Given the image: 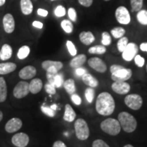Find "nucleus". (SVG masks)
Masks as SVG:
<instances>
[{
  "label": "nucleus",
  "instance_id": "f257e3e1",
  "mask_svg": "<svg viewBox=\"0 0 147 147\" xmlns=\"http://www.w3.org/2000/svg\"><path fill=\"white\" fill-rule=\"evenodd\" d=\"M95 108L97 113L102 116H109L115 109V102L113 97L108 92L99 94L96 100Z\"/></svg>",
  "mask_w": 147,
  "mask_h": 147
},
{
  "label": "nucleus",
  "instance_id": "f03ea898",
  "mask_svg": "<svg viewBox=\"0 0 147 147\" xmlns=\"http://www.w3.org/2000/svg\"><path fill=\"white\" fill-rule=\"evenodd\" d=\"M118 121L121 127L127 133H131L137 127V121L135 117L127 112H122L118 116Z\"/></svg>",
  "mask_w": 147,
  "mask_h": 147
},
{
  "label": "nucleus",
  "instance_id": "7ed1b4c3",
  "mask_svg": "<svg viewBox=\"0 0 147 147\" xmlns=\"http://www.w3.org/2000/svg\"><path fill=\"white\" fill-rule=\"evenodd\" d=\"M100 127L103 131L110 136H117L120 133L121 126L118 120L109 118L101 123Z\"/></svg>",
  "mask_w": 147,
  "mask_h": 147
},
{
  "label": "nucleus",
  "instance_id": "20e7f679",
  "mask_svg": "<svg viewBox=\"0 0 147 147\" xmlns=\"http://www.w3.org/2000/svg\"><path fill=\"white\" fill-rule=\"evenodd\" d=\"M74 129L77 138L80 140H85L89 136L90 131L89 126L85 121L78 119L74 123Z\"/></svg>",
  "mask_w": 147,
  "mask_h": 147
},
{
  "label": "nucleus",
  "instance_id": "39448f33",
  "mask_svg": "<svg viewBox=\"0 0 147 147\" xmlns=\"http://www.w3.org/2000/svg\"><path fill=\"white\" fill-rule=\"evenodd\" d=\"M125 105L132 110H137L142 107L143 100L138 94H130L127 95L124 100Z\"/></svg>",
  "mask_w": 147,
  "mask_h": 147
},
{
  "label": "nucleus",
  "instance_id": "423d86ee",
  "mask_svg": "<svg viewBox=\"0 0 147 147\" xmlns=\"http://www.w3.org/2000/svg\"><path fill=\"white\" fill-rule=\"evenodd\" d=\"M29 92V83L25 81H21L14 87L13 95L16 98L21 99L27 96Z\"/></svg>",
  "mask_w": 147,
  "mask_h": 147
},
{
  "label": "nucleus",
  "instance_id": "0eeeda50",
  "mask_svg": "<svg viewBox=\"0 0 147 147\" xmlns=\"http://www.w3.org/2000/svg\"><path fill=\"white\" fill-rule=\"evenodd\" d=\"M115 16L117 21L122 25H128L131 21L129 12L124 6H120L116 10Z\"/></svg>",
  "mask_w": 147,
  "mask_h": 147
},
{
  "label": "nucleus",
  "instance_id": "6e6552de",
  "mask_svg": "<svg viewBox=\"0 0 147 147\" xmlns=\"http://www.w3.org/2000/svg\"><path fill=\"white\" fill-rule=\"evenodd\" d=\"M132 76V71L131 69L123 68L119 70L112 73L111 78L115 81H126L131 78Z\"/></svg>",
  "mask_w": 147,
  "mask_h": 147
},
{
  "label": "nucleus",
  "instance_id": "1a4fd4ad",
  "mask_svg": "<svg viewBox=\"0 0 147 147\" xmlns=\"http://www.w3.org/2000/svg\"><path fill=\"white\" fill-rule=\"evenodd\" d=\"M138 52V47L135 43L133 42L128 43L125 49L122 53V57L123 59L127 61H131L137 55Z\"/></svg>",
  "mask_w": 147,
  "mask_h": 147
},
{
  "label": "nucleus",
  "instance_id": "9d476101",
  "mask_svg": "<svg viewBox=\"0 0 147 147\" xmlns=\"http://www.w3.org/2000/svg\"><path fill=\"white\" fill-rule=\"evenodd\" d=\"M88 64L91 68L100 73H104L107 70V66L105 62L100 58L92 57L88 60Z\"/></svg>",
  "mask_w": 147,
  "mask_h": 147
},
{
  "label": "nucleus",
  "instance_id": "9b49d317",
  "mask_svg": "<svg viewBox=\"0 0 147 147\" xmlns=\"http://www.w3.org/2000/svg\"><path fill=\"white\" fill-rule=\"evenodd\" d=\"M29 142L28 135L25 133H18L12 138V142L17 147H25Z\"/></svg>",
  "mask_w": 147,
  "mask_h": 147
},
{
  "label": "nucleus",
  "instance_id": "f8f14e48",
  "mask_svg": "<svg viewBox=\"0 0 147 147\" xmlns=\"http://www.w3.org/2000/svg\"><path fill=\"white\" fill-rule=\"evenodd\" d=\"M112 89L117 94L125 95L130 91V85L125 81H115L111 86Z\"/></svg>",
  "mask_w": 147,
  "mask_h": 147
},
{
  "label": "nucleus",
  "instance_id": "ddd939ff",
  "mask_svg": "<svg viewBox=\"0 0 147 147\" xmlns=\"http://www.w3.org/2000/svg\"><path fill=\"white\" fill-rule=\"evenodd\" d=\"M23 125V122L18 118H12L5 125V129L8 133H14L18 131Z\"/></svg>",
  "mask_w": 147,
  "mask_h": 147
},
{
  "label": "nucleus",
  "instance_id": "4468645a",
  "mask_svg": "<svg viewBox=\"0 0 147 147\" xmlns=\"http://www.w3.org/2000/svg\"><path fill=\"white\" fill-rule=\"evenodd\" d=\"M3 25L4 31L7 34H11L15 28V22L13 16L11 14H6L3 18Z\"/></svg>",
  "mask_w": 147,
  "mask_h": 147
},
{
  "label": "nucleus",
  "instance_id": "2eb2a0df",
  "mask_svg": "<svg viewBox=\"0 0 147 147\" xmlns=\"http://www.w3.org/2000/svg\"><path fill=\"white\" fill-rule=\"evenodd\" d=\"M37 70L36 67L32 65H27L24 67L21 71H19V77L23 80H28L31 79L36 75Z\"/></svg>",
  "mask_w": 147,
  "mask_h": 147
},
{
  "label": "nucleus",
  "instance_id": "dca6fc26",
  "mask_svg": "<svg viewBox=\"0 0 147 147\" xmlns=\"http://www.w3.org/2000/svg\"><path fill=\"white\" fill-rule=\"evenodd\" d=\"M86 61H87V57H86V55L84 54H80L77 55V56H75L71 60L69 65L73 68H78V67H81L85 63Z\"/></svg>",
  "mask_w": 147,
  "mask_h": 147
},
{
  "label": "nucleus",
  "instance_id": "f3484780",
  "mask_svg": "<svg viewBox=\"0 0 147 147\" xmlns=\"http://www.w3.org/2000/svg\"><path fill=\"white\" fill-rule=\"evenodd\" d=\"M80 42L84 45H90L95 41V37L91 32H82L79 35Z\"/></svg>",
  "mask_w": 147,
  "mask_h": 147
},
{
  "label": "nucleus",
  "instance_id": "a211bd4d",
  "mask_svg": "<svg viewBox=\"0 0 147 147\" xmlns=\"http://www.w3.org/2000/svg\"><path fill=\"white\" fill-rule=\"evenodd\" d=\"M82 80L86 85L92 88L97 87L99 84L98 80L89 73L84 74L83 76H82Z\"/></svg>",
  "mask_w": 147,
  "mask_h": 147
},
{
  "label": "nucleus",
  "instance_id": "6ab92c4d",
  "mask_svg": "<svg viewBox=\"0 0 147 147\" xmlns=\"http://www.w3.org/2000/svg\"><path fill=\"white\" fill-rule=\"evenodd\" d=\"M16 68V65L12 62L0 63V74L5 75L14 71Z\"/></svg>",
  "mask_w": 147,
  "mask_h": 147
},
{
  "label": "nucleus",
  "instance_id": "aec40b11",
  "mask_svg": "<svg viewBox=\"0 0 147 147\" xmlns=\"http://www.w3.org/2000/svg\"><path fill=\"white\" fill-rule=\"evenodd\" d=\"M42 81L40 78H34L29 82V91L32 94H37L41 91Z\"/></svg>",
  "mask_w": 147,
  "mask_h": 147
},
{
  "label": "nucleus",
  "instance_id": "412c9836",
  "mask_svg": "<svg viewBox=\"0 0 147 147\" xmlns=\"http://www.w3.org/2000/svg\"><path fill=\"white\" fill-rule=\"evenodd\" d=\"M76 117V114L72 107L69 104H66L65 107V113L63 115V119L67 122H72L75 120Z\"/></svg>",
  "mask_w": 147,
  "mask_h": 147
},
{
  "label": "nucleus",
  "instance_id": "4be33fe9",
  "mask_svg": "<svg viewBox=\"0 0 147 147\" xmlns=\"http://www.w3.org/2000/svg\"><path fill=\"white\" fill-rule=\"evenodd\" d=\"M12 55V49L9 45L5 44L1 47L0 51V59L2 61L8 60Z\"/></svg>",
  "mask_w": 147,
  "mask_h": 147
},
{
  "label": "nucleus",
  "instance_id": "5701e85b",
  "mask_svg": "<svg viewBox=\"0 0 147 147\" xmlns=\"http://www.w3.org/2000/svg\"><path fill=\"white\" fill-rule=\"evenodd\" d=\"M20 4H21V9L23 14L29 15L32 14L34 7H33L31 0H21Z\"/></svg>",
  "mask_w": 147,
  "mask_h": 147
},
{
  "label": "nucleus",
  "instance_id": "b1692460",
  "mask_svg": "<svg viewBox=\"0 0 147 147\" xmlns=\"http://www.w3.org/2000/svg\"><path fill=\"white\" fill-rule=\"evenodd\" d=\"M8 89L6 82L3 77H0V103L5 102L7 98Z\"/></svg>",
  "mask_w": 147,
  "mask_h": 147
},
{
  "label": "nucleus",
  "instance_id": "393cba45",
  "mask_svg": "<svg viewBox=\"0 0 147 147\" xmlns=\"http://www.w3.org/2000/svg\"><path fill=\"white\" fill-rule=\"evenodd\" d=\"M63 64L61 61H51V60H47L45 61L42 62V68L45 70L49 68V67H56L59 70L62 69L63 67Z\"/></svg>",
  "mask_w": 147,
  "mask_h": 147
},
{
  "label": "nucleus",
  "instance_id": "a878e982",
  "mask_svg": "<svg viewBox=\"0 0 147 147\" xmlns=\"http://www.w3.org/2000/svg\"><path fill=\"white\" fill-rule=\"evenodd\" d=\"M63 87L66 92L69 95H72L76 92V86L75 82L73 79H67L63 82Z\"/></svg>",
  "mask_w": 147,
  "mask_h": 147
},
{
  "label": "nucleus",
  "instance_id": "bb28decb",
  "mask_svg": "<svg viewBox=\"0 0 147 147\" xmlns=\"http://www.w3.org/2000/svg\"><path fill=\"white\" fill-rule=\"evenodd\" d=\"M30 53V48L28 46H23L18 51L17 57L19 59H25Z\"/></svg>",
  "mask_w": 147,
  "mask_h": 147
},
{
  "label": "nucleus",
  "instance_id": "cd10ccee",
  "mask_svg": "<svg viewBox=\"0 0 147 147\" xmlns=\"http://www.w3.org/2000/svg\"><path fill=\"white\" fill-rule=\"evenodd\" d=\"M137 20L141 25H147V10H140L137 14Z\"/></svg>",
  "mask_w": 147,
  "mask_h": 147
},
{
  "label": "nucleus",
  "instance_id": "c85d7f7f",
  "mask_svg": "<svg viewBox=\"0 0 147 147\" xmlns=\"http://www.w3.org/2000/svg\"><path fill=\"white\" fill-rule=\"evenodd\" d=\"M88 51L90 54L102 55L106 52V49L104 45H97L90 48Z\"/></svg>",
  "mask_w": 147,
  "mask_h": 147
},
{
  "label": "nucleus",
  "instance_id": "c756f323",
  "mask_svg": "<svg viewBox=\"0 0 147 147\" xmlns=\"http://www.w3.org/2000/svg\"><path fill=\"white\" fill-rule=\"evenodd\" d=\"M61 26L63 30L67 34H71L73 32L74 26L73 24L69 20H63L61 23Z\"/></svg>",
  "mask_w": 147,
  "mask_h": 147
},
{
  "label": "nucleus",
  "instance_id": "7c9ffc66",
  "mask_svg": "<svg viewBox=\"0 0 147 147\" xmlns=\"http://www.w3.org/2000/svg\"><path fill=\"white\" fill-rule=\"evenodd\" d=\"M111 34L113 35V37L117 39L122 38L123 37L124 34H125V30L123 27H115L111 30Z\"/></svg>",
  "mask_w": 147,
  "mask_h": 147
},
{
  "label": "nucleus",
  "instance_id": "2f4dec72",
  "mask_svg": "<svg viewBox=\"0 0 147 147\" xmlns=\"http://www.w3.org/2000/svg\"><path fill=\"white\" fill-rule=\"evenodd\" d=\"M132 12H138L142 9L143 0H130Z\"/></svg>",
  "mask_w": 147,
  "mask_h": 147
},
{
  "label": "nucleus",
  "instance_id": "473e14b6",
  "mask_svg": "<svg viewBox=\"0 0 147 147\" xmlns=\"http://www.w3.org/2000/svg\"><path fill=\"white\" fill-rule=\"evenodd\" d=\"M128 43V38L127 37H122V38H121L120 40L118 41V43H117V48H118L119 52H123V51L125 49L127 46Z\"/></svg>",
  "mask_w": 147,
  "mask_h": 147
},
{
  "label": "nucleus",
  "instance_id": "72a5a7b5",
  "mask_svg": "<svg viewBox=\"0 0 147 147\" xmlns=\"http://www.w3.org/2000/svg\"><path fill=\"white\" fill-rule=\"evenodd\" d=\"M84 95H85V97L86 99H87V102L89 103H92L93 102V100H94L95 90L92 87L87 88V89L85 90Z\"/></svg>",
  "mask_w": 147,
  "mask_h": 147
},
{
  "label": "nucleus",
  "instance_id": "f704fd0d",
  "mask_svg": "<svg viewBox=\"0 0 147 147\" xmlns=\"http://www.w3.org/2000/svg\"><path fill=\"white\" fill-rule=\"evenodd\" d=\"M63 76L61 74H57L55 77L54 85L56 88H59L63 84Z\"/></svg>",
  "mask_w": 147,
  "mask_h": 147
},
{
  "label": "nucleus",
  "instance_id": "c9c22d12",
  "mask_svg": "<svg viewBox=\"0 0 147 147\" xmlns=\"http://www.w3.org/2000/svg\"><path fill=\"white\" fill-rule=\"evenodd\" d=\"M66 46H67V50H68L69 54L71 56H76L77 54V50L73 42L70 40H67V42H66Z\"/></svg>",
  "mask_w": 147,
  "mask_h": 147
},
{
  "label": "nucleus",
  "instance_id": "e433bc0d",
  "mask_svg": "<svg viewBox=\"0 0 147 147\" xmlns=\"http://www.w3.org/2000/svg\"><path fill=\"white\" fill-rule=\"evenodd\" d=\"M55 15L57 17H63L66 14V10L62 5H58L56 8L55 9L54 11Z\"/></svg>",
  "mask_w": 147,
  "mask_h": 147
},
{
  "label": "nucleus",
  "instance_id": "4c0bfd02",
  "mask_svg": "<svg viewBox=\"0 0 147 147\" xmlns=\"http://www.w3.org/2000/svg\"><path fill=\"white\" fill-rule=\"evenodd\" d=\"M41 110L45 115H46L48 117H53L55 115V110H53L51 107H47L45 106H41Z\"/></svg>",
  "mask_w": 147,
  "mask_h": 147
},
{
  "label": "nucleus",
  "instance_id": "58836bf2",
  "mask_svg": "<svg viewBox=\"0 0 147 147\" xmlns=\"http://www.w3.org/2000/svg\"><path fill=\"white\" fill-rule=\"evenodd\" d=\"M111 37L108 32H104L102 33V43L104 46H108L111 44Z\"/></svg>",
  "mask_w": 147,
  "mask_h": 147
},
{
  "label": "nucleus",
  "instance_id": "ea45409f",
  "mask_svg": "<svg viewBox=\"0 0 147 147\" xmlns=\"http://www.w3.org/2000/svg\"><path fill=\"white\" fill-rule=\"evenodd\" d=\"M45 89L46 92H47V93H49V94L54 95L56 93V87H55V86L53 85L52 84L49 83V82H48V83L45 84Z\"/></svg>",
  "mask_w": 147,
  "mask_h": 147
},
{
  "label": "nucleus",
  "instance_id": "a19ab883",
  "mask_svg": "<svg viewBox=\"0 0 147 147\" xmlns=\"http://www.w3.org/2000/svg\"><path fill=\"white\" fill-rule=\"evenodd\" d=\"M68 16L69 19L71 20L72 22H76L77 19V14L76 11L74 8H69L68 10Z\"/></svg>",
  "mask_w": 147,
  "mask_h": 147
},
{
  "label": "nucleus",
  "instance_id": "79ce46f5",
  "mask_svg": "<svg viewBox=\"0 0 147 147\" xmlns=\"http://www.w3.org/2000/svg\"><path fill=\"white\" fill-rule=\"evenodd\" d=\"M134 61H135V63L139 67H142L144 65V63H145L144 59L140 55H136V57H134Z\"/></svg>",
  "mask_w": 147,
  "mask_h": 147
},
{
  "label": "nucleus",
  "instance_id": "37998d69",
  "mask_svg": "<svg viewBox=\"0 0 147 147\" xmlns=\"http://www.w3.org/2000/svg\"><path fill=\"white\" fill-rule=\"evenodd\" d=\"M92 147H110L107 143H106L102 140H95L93 142Z\"/></svg>",
  "mask_w": 147,
  "mask_h": 147
},
{
  "label": "nucleus",
  "instance_id": "c03bdc74",
  "mask_svg": "<svg viewBox=\"0 0 147 147\" xmlns=\"http://www.w3.org/2000/svg\"><path fill=\"white\" fill-rule=\"evenodd\" d=\"M71 100L72 101V102L74 104H76L77 106H79L81 104L82 100L80 97L78 95L76 94V93H74V94L71 95Z\"/></svg>",
  "mask_w": 147,
  "mask_h": 147
},
{
  "label": "nucleus",
  "instance_id": "a18cd8bd",
  "mask_svg": "<svg viewBox=\"0 0 147 147\" xmlns=\"http://www.w3.org/2000/svg\"><path fill=\"white\" fill-rule=\"evenodd\" d=\"M93 0H78L80 5L84 7H90L93 3Z\"/></svg>",
  "mask_w": 147,
  "mask_h": 147
},
{
  "label": "nucleus",
  "instance_id": "49530a36",
  "mask_svg": "<svg viewBox=\"0 0 147 147\" xmlns=\"http://www.w3.org/2000/svg\"><path fill=\"white\" fill-rule=\"evenodd\" d=\"M123 68H124L123 66L120 65H116V64H115V65H112L111 66H110V71L112 74V73L115 72V71H118V70H119V69H123Z\"/></svg>",
  "mask_w": 147,
  "mask_h": 147
},
{
  "label": "nucleus",
  "instance_id": "de8ad7c7",
  "mask_svg": "<svg viewBox=\"0 0 147 147\" xmlns=\"http://www.w3.org/2000/svg\"><path fill=\"white\" fill-rule=\"evenodd\" d=\"M37 14H38L39 16H43V17H46V16H47L49 12H48L47 10H45V9L39 8L38 9V10H37Z\"/></svg>",
  "mask_w": 147,
  "mask_h": 147
},
{
  "label": "nucleus",
  "instance_id": "09e8293b",
  "mask_svg": "<svg viewBox=\"0 0 147 147\" xmlns=\"http://www.w3.org/2000/svg\"><path fill=\"white\" fill-rule=\"evenodd\" d=\"M75 72H76L77 76H82L86 73V70L84 68H82V67H78V68H76Z\"/></svg>",
  "mask_w": 147,
  "mask_h": 147
},
{
  "label": "nucleus",
  "instance_id": "8fccbe9b",
  "mask_svg": "<svg viewBox=\"0 0 147 147\" xmlns=\"http://www.w3.org/2000/svg\"><path fill=\"white\" fill-rule=\"evenodd\" d=\"M32 25L34 27H36V28H38V29H42V27H43V23H42V22L38 21H35L33 22Z\"/></svg>",
  "mask_w": 147,
  "mask_h": 147
},
{
  "label": "nucleus",
  "instance_id": "3c124183",
  "mask_svg": "<svg viewBox=\"0 0 147 147\" xmlns=\"http://www.w3.org/2000/svg\"><path fill=\"white\" fill-rule=\"evenodd\" d=\"M53 147H67V146H66L65 143L62 142V141L57 140L53 144Z\"/></svg>",
  "mask_w": 147,
  "mask_h": 147
},
{
  "label": "nucleus",
  "instance_id": "603ef678",
  "mask_svg": "<svg viewBox=\"0 0 147 147\" xmlns=\"http://www.w3.org/2000/svg\"><path fill=\"white\" fill-rule=\"evenodd\" d=\"M140 48L142 51L147 52V42H144V43L141 44L140 46Z\"/></svg>",
  "mask_w": 147,
  "mask_h": 147
},
{
  "label": "nucleus",
  "instance_id": "864d4df0",
  "mask_svg": "<svg viewBox=\"0 0 147 147\" xmlns=\"http://www.w3.org/2000/svg\"><path fill=\"white\" fill-rule=\"evenodd\" d=\"M50 107L52 108L53 110H56L57 108V106L56 104H52V105H51Z\"/></svg>",
  "mask_w": 147,
  "mask_h": 147
},
{
  "label": "nucleus",
  "instance_id": "5fc2aeb1",
  "mask_svg": "<svg viewBox=\"0 0 147 147\" xmlns=\"http://www.w3.org/2000/svg\"><path fill=\"white\" fill-rule=\"evenodd\" d=\"M6 0H0V6H2L3 5L5 4Z\"/></svg>",
  "mask_w": 147,
  "mask_h": 147
},
{
  "label": "nucleus",
  "instance_id": "6e6d98bb",
  "mask_svg": "<svg viewBox=\"0 0 147 147\" xmlns=\"http://www.w3.org/2000/svg\"><path fill=\"white\" fill-rule=\"evenodd\" d=\"M2 119H3V113L0 110V122H1V120H2Z\"/></svg>",
  "mask_w": 147,
  "mask_h": 147
},
{
  "label": "nucleus",
  "instance_id": "4d7b16f0",
  "mask_svg": "<svg viewBox=\"0 0 147 147\" xmlns=\"http://www.w3.org/2000/svg\"><path fill=\"white\" fill-rule=\"evenodd\" d=\"M123 147H134V146L131 144H126L125 146H124Z\"/></svg>",
  "mask_w": 147,
  "mask_h": 147
},
{
  "label": "nucleus",
  "instance_id": "13d9d810",
  "mask_svg": "<svg viewBox=\"0 0 147 147\" xmlns=\"http://www.w3.org/2000/svg\"><path fill=\"white\" fill-rule=\"evenodd\" d=\"M104 1H110V0H104Z\"/></svg>",
  "mask_w": 147,
  "mask_h": 147
},
{
  "label": "nucleus",
  "instance_id": "bf43d9fd",
  "mask_svg": "<svg viewBox=\"0 0 147 147\" xmlns=\"http://www.w3.org/2000/svg\"><path fill=\"white\" fill-rule=\"evenodd\" d=\"M51 1H55V0H51Z\"/></svg>",
  "mask_w": 147,
  "mask_h": 147
},
{
  "label": "nucleus",
  "instance_id": "052dcab7",
  "mask_svg": "<svg viewBox=\"0 0 147 147\" xmlns=\"http://www.w3.org/2000/svg\"><path fill=\"white\" fill-rule=\"evenodd\" d=\"M146 71H147V65H146Z\"/></svg>",
  "mask_w": 147,
  "mask_h": 147
}]
</instances>
